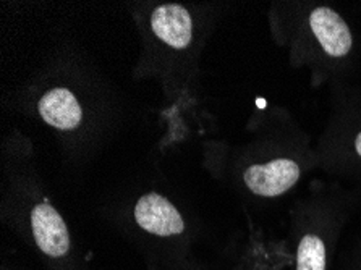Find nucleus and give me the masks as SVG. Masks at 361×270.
I'll return each instance as SVG.
<instances>
[{
  "label": "nucleus",
  "mask_w": 361,
  "mask_h": 270,
  "mask_svg": "<svg viewBox=\"0 0 361 270\" xmlns=\"http://www.w3.org/2000/svg\"><path fill=\"white\" fill-rule=\"evenodd\" d=\"M243 178L255 195L274 197L295 186L300 178V167L290 159H276L267 164L251 165L246 168Z\"/></svg>",
  "instance_id": "nucleus-1"
},
{
  "label": "nucleus",
  "mask_w": 361,
  "mask_h": 270,
  "mask_svg": "<svg viewBox=\"0 0 361 270\" xmlns=\"http://www.w3.org/2000/svg\"><path fill=\"white\" fill-rule=\"evenodd\" d=\"M135 220L141 228L157 236L178 235L185 228L183 219L173 204L157 192L140 197L135 206Z\"/></svg>",
  "instance_id": "nucleus-2"
},
{
  "label": "nucleus",
  "mask_w": 361,
  "mask_h": 270,
  "mask_svg": "<svg viewBox=\"0 0 361 270\" xmlns=\"http://www.w3.org/2000/svg\"><path fill=\"white\" fill-rule=\"evenodd\" d=\"M31 227L37 246L51 257H62L70 250V235L63 219L51 204L42 202L32 209Z\"/></svg>",
  "instance_id": "nucleus-3"
},
{
  "label": "nucleus",
  "mask_w": 361,
  "mask_h": 270,
  "mask_svg": "<svg viewBox=\"0 0 361 270\" xmlns=\"http://www.w3.org/2000/svg\"><path fill=\"white\" fill-rule=\"evenodd\" d=\"M310 25L316 39L331 57H343L352 49V32L345 21L332 8L318 7L310 15Z\"/></svg>",
  "instance_id": "nucleus-4"
},
{
  "label": "nucleus",
  "mask_w": 361,
  "mask_h": 270,
  "mask_svg": "<svg viewBox=\"0 0 361 270\" xmlns=\"http://www.w3.org/2000/svg\"><path fill=\"white\" fill-rule=\"evenodd\" d=\"M151 27L162 42L173 49L190 46L193 37V21L187 8L182 5H161L151 16Z\"/></svg>",
  "instance_id": "nucleus-5"
},
{
  "label": "nucleus",
  "mask_w": 361,
  "mask_h": 270,
  "mask_svg": "<svg viewBox=\"0 0 361 270\" xmlns=\"http://www.w3.org/2000/svg\"><path fill=\"white\" fill-rule=\"evenodd\" d=\"M39 113L44 122L57 130H73L81 123L83 110L72 91L56 87L39 101Z\"/></svg>",
  "instance_id": "nucleus-6"
},
{
  "label": "nucleus",
  "mask_w": 361,
  "mask_h": 270,
  "mask_svg": "<svg viewBox=\"0 0 361 270\" xmlns=\"http://www.w3.org/2000/svg\"><path fill=\"white\" fill-rule=\"evenodd\" d=\"M297 264V270H326V247L319 236H305L298 246Z\"/></svg>",
  "instance_id": "nucleus-7"
},
{
  "label": "nucleus",
  "mask_w": 361,
  "mask_h": 270,
  "mask_svg": "<svg viewBox=\"0 0 361 270\" xmlns=\"http://www.w3.org/2000/svg\"><path fill=\"white\" fill-rule=\"evenodd\" d=\"M355 149H357V152L361 156V133L357 136V140H355Z\"/></svg>",
  "instance_id": "nucleus-8"
}]
</instances>
